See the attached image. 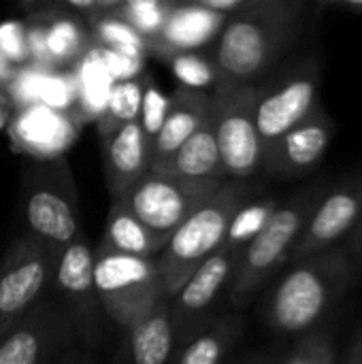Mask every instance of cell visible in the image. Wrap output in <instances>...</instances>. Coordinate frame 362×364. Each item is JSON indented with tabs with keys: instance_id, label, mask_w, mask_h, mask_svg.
<instances>
[{
	"instance_id": "6da1fadb",
	"label": "cell",
	"mask_w": 362,
	"mask_h": 364,
	"mask_svg": "<svg viewBox=\"0 0 362 364\" xmlns=\"http://www.w3.org/2000/svg\"><path fill=\"white\" fill-rule=\"evenodd\" d=\"M352 282L354 264L341 245L305 258L271 290L265 320L277 333L307 335L318 328Z\"/></svg>"
},
{
	"instance_id": "7a4b0ae2",
	"label": "cell",
	"mask_w": 362,
	"mask_h": 364,
	"mask_svg": "<svg viewBox=\"0 0 362 364\" xmlns=\"http://www.w3.org/2000/svg\"><path fill=\"white\" fill-rule=\"evenodd\" d=\"M245 200H250L247 188L226 181L175 230L156 258L164 301L173 299L194 271L224 247L228 226Z\"/></svg>"
},
{
	"instance_id": "3957f363",
	"label": "cell",
	"mask_w": 362,
	"mask_h": 364,
	"mask_svg": "<svg viewBox=\"0 0 362 364\" xmlns=\"http://www.w3.org/2000/svg\"><path fill=\"white\" fill-rule=\"evenodd\" d=\"M326 188L329 183L320 179L282 203L265 230L241 252L228 286V301L233 307H243L288 262L294 243Z\"/></svg>"
},
{
	"instance_id": "277c9868",
	"label": "cell",
	"mask_w": 362,
	"mask_h": 364,
	"mask_svg": "<svg viewBox=\"0 0 362 364\" xmlns=\"http://www.w3.org/2000/svg\"><path fill=\"white\" fill-rule=\"evenodd\" d=\"M21 207L30 237L49 245L58 256L79 235V200L64 156L34 160L23 168Z\"/></svg>"
},
{
	"instance_id": "5b68a950",
	"label": "cell",
	"mask_w": 362,
	"mask_h": 364,
	"mask_svg": "<svg viewBox=\"0 0 362 364\" xmlns=\"http://www.w3.org/2000/svg\"><path fill=\"white\" fill-rule=\"evenodd\" d=\"M94 286L105 316L124 333L164 301L156 260L124 256L105 245L94 252Z\"/></svg>"
},
{
	"instance_id": "8992f818",
	"label": "cell",
	"mask_w": 362,
	"mask_h": 364,
	"mask_svg": "<svg viewBox=\"0 0 362 364\" xmlns=\"http://www.w3.org/2000/svg\"><path fill=\"white\" fill-rule=\"evenodd\" d=\"M256 83L220 79L211 92V124L226 179L241 181L262 171V143L256 128Z\"/></svg>"
},
{
	"instance_id": "52a82bcc",
	"label": "cell",
	"mask_w": 362,
	"mask_h": 364,
	"mask_svg": "<svg viewBox=\"0 0 362 364\" xmlns=\"http://www.w3.org/2000/svg\"><path fill=\"white\" fill-rule=\"evenodd\" d=\"M303 34V21L228 19L218 36L213 62L220 79L254 83Z\"/></svg>"
},
{
	"instance_id": "ba28073f",
	"label": "cell",
	"mask_w": 362,
	"mask_h": 364,
	"mask_svg": "<svg viewBox=\"0 0 362 364\" xmlns=\"http://www.w3.org/2000/svg\"><path fill=\"white\" fill-rule=\"evenodd\" d=\"M226 181H196L149 171L119 200L149 232L169 243L175 230Z\"/></svg>"
},
{
	"instance_id": "9c48e42d",
	"label": "cell",
	"mask_w": 362,
	"mask_h": 364,
	"mask_svg": "<svg viewBox=\"0 0 362 364\" xmlns=\"http://www.w3.org/2000/svg\"><path fill=\"white\" fill-rule=\"evenodd\" d=\"M320 64L314 58L294 62L271 83L258 85L256 128L262 156L320 102Z\"/></svg>"
},
{
	"instance_id": "30bf717a",
	"label": "cell",
	"mask_w": 362,
	"mask_h": 364,
	"mask_svg": "<svg viewBox=\"0 0 362 364\" xmlns=\"http://www.w3.org/2000/svg\"><path fill=\"white\" fill-rule=\"evenodd\" d=\"M58 254L43 241L23 235L11 243L0 262V339L53 284Z\"/></svg>"
},
{
	"instance_id": "8fae6325",
	"label": "cell",
	"mask_w": 362,
	"mask_h": 364,
	"mask_svg": "<svg viewBox=\"0 0 362 364\" xmlns=\"http://www.w3.org/2000/svg\"><path fill=\"white\" fill-rule=\"evenodd\" d=\"M53 286L55 301L70 316L79 343L94 352L105 339V311L94 286V252L83 235L62 250Z\"/></svg>"
},
{
	"instance_id": "7c38bea8",
	"label": "cell",
	"mask_w": 362,
	"mask_h": 364,
	"mask_svg": "<svg viewBox=\"0 0 362 364\" xmlns=\"http://www.w3.org/2000/svg\"><path fill=\"white\" fill-rule=\"evenodd\" d=\"M81 346L70 316L55 299H41L0 339V364H47Z\"/></svg>"
},
{
	"instance_id": "4fadbf2b",
	"label": "cell",
	"mask_w": 362,
	"mask_h": 364,
	"mask_svg": "<svg viewBox=\"0 0 362 364\" xmlns=\"http://www.w3.org/2000/svg\"><path fill=\"white\" fill-rule=\"evenodd\" d=\"M239 254L222 247L207 262H203L194 275L169 299V320L175 339V354L198 337L218 316L215 305L224 290H228Z\"/></svg>"
},
{
	"instance_id": "5bb4252c",
	"label": "cell",
	"mask_w": 362,
	"mask_h": 364,
	"mask_svg": "<svg viewBox=\"0 0 362 364\" xmlns=\"http://www.w3.org/2000/svg\"><path fill=\"white\" fill-rule=\"evenodd\" d=\"M362 218V175H350L326 188L312 218L307 220L288 262L297 264L339 247Z\"/></svg>"
},
{
	"instance_id": "9a60e30c",
	"label": "cell",
	"mask_w": 362,
	"mask_h": 364,
	"mask_svg": "<svg viewBox=\"0 0 362 364\" xmlns=\"http://www.w3.org/2000/svg\"><path fill=\"white\" fill-rule=\"evenodd\" d=\"M333 136L335 124L318 102L303 122L288 130L262 156V171L280 179L303 177L318 168V164L324 160Z\"/></svg>"
},
{
	"instance_id": "2e32d148",
	"label": "cell",
	"mask_w": 362,
	"mask_h": 364,
	"mask_svg": "<svg viewBox=\"0 0 362 364\" xmlns=\"http://www.w3.org/2000/svg\"><path fill=\"white\" fill-rule=\"evenodd\" d=\"M79 122L75 115L55 111L47 105H32L19 111H13V117L6 126L11 145L36 160L60 158L77 139Z\"/></svg>"
},
{
	"instance_id": "e0dca14e",
	"label": "cell",
	"mask_w": 362,
	"mask_h": 364,
	"mask_svg": "<svg viewBox=\"0 0 362 364\" xmlns=\"http://www.w3.org/2000/svg\"><path fill=\"white\" fill-rule=\"evenodd\" d=\"M105 177L113 203H119L149 173V139L139 119L128 122L102 136Z\"/></svg>"
},
{
	"instance_id": "ac0fdd59",
	"label": "cell",
	"mask_w": 362,
	"mask_h": 364,
	"mask_svg": "<svg viewBox=\"0 0 362 364\" xmlns=\"http://www.w3.org/2000/svg\"><path fill=\"white\" fill-rule=\"evenodd\" d=\"M211 115V92L177 85L169 98L166 117L149 143L151 168L164 164Z\"/></svg>"
},
{
	"instance_id": "d6986e66",
	"label": "cell",
	"mask_w": 362,
	"mask_h": 364,
	"mask_svg": "<svg viewBox=\"0 0 362 364\" xmlns=\"http://www.w3.org/2000/svg\"><path fill=\"white\" fill-rule=\"evenodd\" d=\"M226 26V17L207 11L198 0L194 2H173L171 15L160 32V36L147 43V51L171 58L183 51H196L211 43Z\"/></svg>"
},
{
	"instance_id": "ffe728a7",
	"label": "cell",
	"mask_w": 362,
	"mask_h": 364,
	"mask_svg": "<svg viewBox=\"0 0 362 364\" xmlns=\"http://www.w3.org/2000/svg\"><path fill=\"white\" fill-rule=\"evenodd\" d=\"M30 17L45 26L47 70L75 73L77 64L94 45L92 34L85 30L83 21L66 11L64 4L36 6Z\"/></svg>"
},
{
	"instance_id": "44dd1931",
	"label": "cell",
	"mask_w": 362,
	"mask_h": 364,
	"mask_svg": "<svg viewBox=\"0 0 362 364\" xmlns=\"http://www.w3.org/2000/svg\"><path fill=\"white\" fill-rule=\"evenodd\" d=\"M175 339L169 320V303L160 301L141 322L124 333L113 364H173Z\"/></svg>"
},
{
	"instance_id": "7402d4cb",
	"label": "cell",
	"mask_w": 362,
	"mask_h": 364,
	"mask_svg": "<svg viewBox=\"0 0 362 364\" xmlns=\"http://www.w3.org/2000/svg\"><path fill=\"white\" fill-rule=\"evenodd\" d=\"M149 171L181 177V179H196V181H228L220 160L211 115L164 164Z\"/></svg>"
},
{
	"instance_id": "603a6c76",
	"label": "cell",
	"mask_w": 362,
	"mask_h": 364,
	"mask_svg": "<svg viewBox=\"0 0 362 364\" xmlns=\"http://www.w3.org/2000/svg\"><path fill=\"white\" fill-rule=\"evenodd\" d=\"M100 245L124 256L156 260L166 243L149 232L122 203H113L107 215Z\"/></svg>"
},
{
	"instance_id": "cb8c5ba5",
	"label": "cell",
	"mask_w": 362,
	"mask_h": 364,
	"mask_svg": "<svg viewBox=\"0 0 362 364\" xmlns=\"http://www.w3.org/2000/svg\"><path fill=\"white\" fill-rule=\"evenodd\" d=\"M75 90H77V107L75 117L77 122H98L107 100L109 92L113 87V79L105 66L100 47L94 43L92 49L83 55V60L77 64L75 73Z\"/></svg>"
},
{
	"instance_id": "d4e9b609",
	"label": "cell",
	"mask_w": 362,
	"mask_h": 364,
	"mask_svg": "<svg viewBox=\"0 0 362 364\" xmlns=\"http://www.w3.org/2000/svg\"><path fill=\"white\" fill-rule=\"evenodd\" d=\"M245 322L237 314L218 316L198 337L181 348L173 364H220L241 339Z\"/></svg>"
},
{
	"instance_id": "484cf974",
	"label": "cell",
	"mask_w": 362,
	"mask_h": 364,
	"mask_svg": "<svg viewBox=\"0 0 362 364\" xmlns=\"http://www.w3.org/2000/svg\"><path fill=\"white\" fill-rule=\"evenodd\" d=\"M207 11L228 19L303 21L307 2L303 0H198Z\"/></svg>"
},
{
	"instance_id": "4316f807",
	"label": "cell",
	"mask_w": 362,
	"mask_h": 364,
	"mask_svg": "<svg viewBox=\"0 0 362 364\" xmlns=\"http://www.w3.org/2000/svg\"><path fill=\"white\" fill-rule=\"evenodd\" d=\"M145 81L147 77H137V79H128V81H115L111 92H109V100L107 107L100 115L98 124V134L100 139L109 132H113L115 128L139 119L141 115V105H143V92H145Z\"/></svg>"
},
{
	"instance_id": "83f0119b",
	"label": "cell",
	"mask_w": 362,
	"mask_h": 364,
	"mask_svg": "<svg viewBox=\"0 0 362 364\" xmlns=\"http://www.w3.org/2000/svg\"><path fill=\"white\" fill-rule=\"evenodd\" d=\"M277 207H280V203L273 196L245 200L228 226L224 247L241 256V252L265 230V226L269 224V220L273 218Z\"/></svg>"
},
{
	"instance_id": "f1b7e54d",
	"label": "cell",
	"mask_w": 362,
	"mask_h": 364,
	"mask_svg": "<svg viewBox=\"0 0 362 364\" xmlns=\"http://www.w3.org/2000/svg\"><path fill=\"white\" fill-rule=\"evenodd\" d=\"M171 9L173 2L169 0H122L111 15L126 21L145 43H151L160 36Z\"/></svg>"
},
{
	"instance_id": "f546056e",
	"label": "cell",
	"mask_w": 362,
	"mask_h": 364,
	"mask_svg": "<svg viewBox=\"0 0 362 364\" xmlns=\"http://www.w3.org/2000/svg\"><path fill=\"white\" fill-rule=\"evenodd\" d=\"M90 34H92V41L102 49L132 55V58H143V53H147V43L126 21L113 15H105L92 21Z\"/></svg>"
},
{
	"instance_id": "4dcf8cb0",
	"label": "cell",
	"mask_w": 362,
	"mask_h": 364,
	"mask_svg": "<svg viewBox=\"0 0 362 364\" xmlns=\"http://www.w3.org/2000/svg\"><path fill=\"white\" fill-rule=\"evenodd\" d=\"M171 70L177 77L179 85L201 92H213L220 81V70L211 58H205L196 51H183L169 58Z\"/></svg>"
},
{
	"instance_id": "1f68e13d",
	"label": "cell",
	"mask_w": 362,
	"mask_h": 364,
	"mask_svg": "<svg viewBox=\"0 0 362 364\" xmlns=\"http://www.w3.org/2000/svg\"><path fill=\"white\" fill-rule=\"evenodd\" d=\"M282 364H337V352L331 335L322 331L301 335L294 350Z\"/></svg>"
},
{
	"instance_id": "d6a6232c",
	"label": "cell",
	"mask_w": 362,
	"mask_h": 364,
	"mask_svg": "<svg viewBox=\"0 0 362 364\" xmlns=\"http://www.w3.org/2000/svg\"><path fill=\"white\" fill-rule=\"evenodd\" d=\"M41 105H47L55 111H64L75 115L77 107V90L73 73H55L45 70L41 85Z\"/></svg>"
},
{
	"instance_id": "836d02e7",
	"label": "cell",
	"mask_w": 362,
	"mask_h": 364,
	"mask_svg": "<svg viewBox=\"0 0 362 364\" xmlns=\"http://www.w3.org/2000/svg\"><path fill=\"white\" fill-rule=\"evenodd\" d=\"M45 68H38L34 64H26L17 68L13 83L6 90V98L11 100L13 111L32 107L41 102V85H43Z\"/></svg>"
},
{
	"instance_id": "e575fe53",
	"label": "cell",
	"mask_w": 362,
	"mask_h": 364,
	"mask_svg": "<svg viewBox=\"0 0 362 364\" xmlns=\"http://www.w3.org/2000/svg\"><path fill=\"white\" fill-rule=\"evenodd\" d=\"M0 53L9 64L21 68L30 64V47H28V28L23 21L11 19L0 23Z\"/></svg>"
},
{
	"instance_id": "d590c367",
	"label": "cell",
	"mask_w": 362,
	"mask_h": 364,
	"mask_svg": "<svg viewBox=\"0 0 362 364\" xmlns=\"http://www.w3.org/2000/svg\"><path fill=\"white\" fill-rule=\"evenodd\" d=\"M169 111V98L149 81H145V92H143V105H141V115L139 122L151 143V139L156 136V132L160 130L164 117Z\"/></svg>"
},
{
	"instance_id": "8d00e7d4",
	"label": "cell",
	"mask_w": 362,
	"mask_h": 364,
	"mask_svg": "<svg viewBox=\"0 0 362 364\" xmlns=\"http://www.w3.org/2000/svg\"><path fill=\"white\" fill-rule=\"evenodd\" d=\"M341 247L346 250V254L352 260V264H356V267L362 269V218L361 222L356 224V228L350 232V237L344 241Z\"/></svg>"
},
{
	"instance_id": "74e56055",
	"label": "cell",
	"mask_w": 362,
	"mask_h": 364,
	"mask_svg": "<svg viewBox=\"0 0 362 364\" xmlns=\"http://www.w3.org/2000/svg\"><path fill=\"white\" fill-rule=\"evenodd\" d=\"M320 11H341L346 15L362 17V0H320Z\"/></svg>"
},
{
	"instance_id": "f35d334b",
	"label": "cell",
	"mask_w": 362,
	"mask_h": 364,
	"mask_svg": "<svg viewBox=\"0 0 362 364\" xmlns=\"http://www.w3.org/2000/svg\"><path fill=\"white\" fill-rule=\"evenodd\" d=\"M94 358L96 356H94L92 350H87L83 346H77V348L68 350L66 354H62L60 358H55V360L47 364H94Z\"/></svg>"
},
{
	"instance_id": "ab89813d",
	"label": "cell",
	"mask_w": 362,
	"mask_h": 364,
	"mask_svg": "<svg viewBox=\"0 0 362 364\" xmlns=\"http://www.w3.org/2000/svg\"><path fill=\"white\" fill-rule=\"evenodd\" d=\"M15 73H17V68H15L13 64H9V62L4 60V55L0 53V92L6 94L9 85H11L13 79H15Z\"/></svg>"
},
{
	"instance_id": "60d3db41",
	"label": "cell",
	"mask_w": 362,
	"mask_h": 364,
	"mask_svg": "<svg viewBox=\"0 0 362 364\" xmlns=\"http://www.w3.org/2000/svg\"><path fill=\"white\" fill-rule=\"evenodd\" d=\"M11 117H13V109H11V107H2V105H0V130H4V128L9 126Z\"/></svg>"
},
{
	"instance_id": "b9f144b4",
	"label": "cell",
	"mask_w": 362,
	"mask_h": 364,
	"mask_svg": "<svg viewBox=\"0 0 362 364\" xmlns=\"http://www.w3.org/2000/svg\"><path fill=\"white\" fill-rule=\"evenodd\" d=\"M346 364H362V352H358V350H354V348H352V352H350V356H348Z\"/></svg>"
},
{
	"instance_id": "7bdbcfd3",
	"label": "cell",
	"mask_w": 362,
	"mask_h": 364,
	"mask_svg": "<svg viewBox=\"0 0 362 364\" xmlns=\"http://www.w3.org/2000/svg\"><path fill=\"white\" fill-rule=\"evenodd\" d=\"M0 105H2V107H11V100L6 98L4 92H0ZM11 109H13V107H11Z\"/></svg>"
},
{
	"instance_id": "ee69618b",
	"label": "cell",
	"mask_w": 362,
	"mask_h": 364,
	"mask_svg": "<svg viewBox=\"0 0 362 364\" xmlns=\"http://www.w3.org/2000/svg\"><path fill=\"white\" fill-rule=\"evenodd\" d=\"M354 350H358V352H362V333H361V337H358V341L354 343Z\"/></svg>"
}]
</instances>
